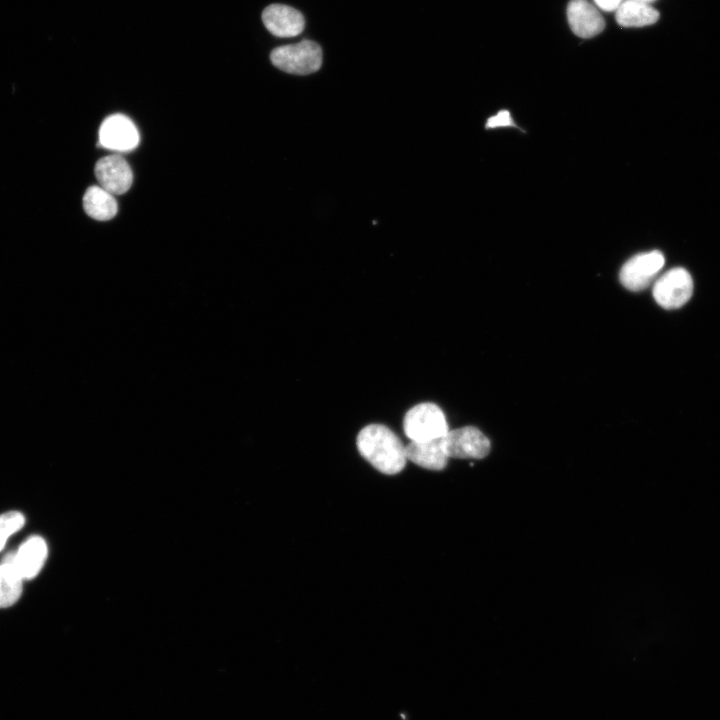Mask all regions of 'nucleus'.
Masks as SVG:
<instances>
[{
  "label": "nucleus",
  "mask_w": 720,
  "mask_h": 720,
  "mask_svg": "<svg viewBox=\"0 0 720 720\" xmlns=\"http://www.w3.org/2000/svg\"><path fill=\"white\" fill-rule=\"evenodd\" d=\"M360 454L378 471L393 475L401 472L407 458L398 436L381 424L365 426L356 439Z\"/></svg>",
  "instance_id": "f257e3e1"
},
{
  "label": "nucleus",
  "mask_w": 720,
  "mask_h": 720,
  "mask_svg": "<svg viewBox=\"0 0 720 720\" xmlns=\"http://www.w3.org/2000/svg\"><path fill=\"white\" fill-rule=\"evenodd\" d=\"M270 60L278 69L295 75H308L322 65V49L314 41L302 40L295 44L276 47Z\"/></svg>",
  "instance_id": "f03ea898"
},
{
  "label": "nucleus",
  "mask_w": 720,
  "mask_h": 720,
  "mask_svg": "<svg viewBox=\"0 0 720 720\" xmlns=\"http://www.w3.org/2000/svg\"><path fill=\"white\" fill-rule=\"evenodd\" d=\"M403 429L406 436L416 442L443 438L449 431L443 411L431 402L417 404L408 410Z\"/></svg>",
  "instance_id": "7ed1b4c3"
},
{
  "label": "nucleus",
  "mask_w": 720,
  "mask_h": 720,
  "mask_svg": "<svg viewBox=\"0 0 720 720\" xmlns=\"http://www.w3.org/2000/svg\"><path fill=\"white\" fill-rule=\"evenodd\" d=\"M652 293L655 301L664 309H678L692 296V277L682 267L672 268L655 281Z\"/></svg>",
  "instance_id": "20e7f679"
},
{
  "label": "nucleus",
  "mask_w": 720,
  "mask_h": 720,
  "mask_svg": "<svg viewBox=\"0 0 720 720\" xmlns=\"http://www.w3.org/2000/svg\"><path fill=\"white\" fill-rule=\"evenodd\" d=\"M664 263V255L659 250L639 253L622 266L619 272L620 282L628 290L641 291L654 281Z\"/></svg>",
  "instance_id": "39448f33"
},
{
  "label": "nucleus",
  "mask_w": 720,
  "mask_h": 720,
  "mask_svg": "<svg viewBox=\"0 0 720 720\" xmlns=\"http://www.w3.org/2000/svg\"><path fill=\"white\" fill-rule=\"evenodd\" d=\"M449 458L482 459L491 449V443L478 428L465 426L449 430L444 438Z\"/></svg>",
  "instance_id": "423d86ee"
},
{
  "label": "nucleus",
  "mask_w": 720,
  "mask_h": 720,
  "mask_svg": "<svg viewBox=\"0 0 720 720\" xmlns=\"http://www.w3.org/2000/svg\"><path fill=\"white\" fill-rule=\"evenodd\" d=\"M139 143V133L134 123L125 115L107 117L99 129V144L117 152L131 151Z\"/></svg>",
  "instance_id": "0eeeda50"
},
{
  "label": "nucleus",
  "mask_w": 720,
  "mask_h": 720,
  "mask_svg": "<svg viewBox=\"0 0 720 720\" xmlns=\"http://www.w3.org/2000/svg\"><path fill=\"white\" fill-rule=\"evenodd\" d=\"M95 176L99 186L113 195L127 192L133 181L129 164L118 154L99 159L95 165Z\"/></svg>",
  "instance_id": "6e6552de"
},
{
  "label": "nucleus",
  "mask_w": 720,
  "mask_h": 720,
  "mask_svg": "<svg viewBox=\"0 0 720 720\" xmlns=\"http://www.w3.org/2000/svg\"><path fill=\"white\" fill-rule=\"evenodd\" d=\"M266 29L274 36L289 38L299 35L305 27L304 16L297 9L284 4H270L262 12Z\"/></svg>",
  "instance_id": "1a4fd4ad"
},
{
  "label": "nucleus",
  "mask_w": 720,
  "mask_h": 720,
  "mask_svg": "<svg viewBox=\"0 0 720 720\" xmlns=\"http://www.w3.org/2000/svg\"><path fill=\"white\" fill-rule=\"evenodd\" d=\"M567 19L571 30L581 38H591L603 31L605 20L587 0H571L567 6Z\"/></svg>",
  "instance_id": "9d476101"
},
{
  "label": "nucleus",
  "mask_w": 720,
  "mask_h": 720,
  "mask_svg": "<svg viewBox=\"0 0 720 720\" xmlns=\"http://www.w3.org/2000/svg\"><path fill=\"white\" fill-rule=\"evenodd\" d=\"M48 554L47 544L40 536H31L14 552L13 563L24 580L37 576Z\"/></svg>",
  "instance_id": "9b49d317"
},
{
  "label": "nucleus",
  "mask_w": 720,
  "mask_h": 720,
  "mask_svg": "<svg viewBox=\"0 0 720 720\" xmlns=\"http://www.w3.org/2000/svg\"><path fill=\"white\" fill-rule=\"evenodd\" d=\"M444 438L421 442L411 441L405 446L406 458L428 470H443L449 459Z\"/></svg>",
  "instance_id": "f8f14e48"
},
{
  "label": "nucleus",
  "mask_w": 720,
  "mask_h": 720,
  "mask_svg": "<svg viewBox=\"0 0 720 720\" xmlns=\"http://www.w3.org/2000/svg\"><path fill=\"white\" fill-rule=\"evenodd\" d=\"M615 19L622 27H643L657 22L659 12L644 0H625L616 9Z\"/></svg>",
  "instance_id": "ddd939ff"
},
{
  "label": "nucleus",
  "mask_w": 720,
  "mask_h": 720,
  "mask_svg": "<svg viewBox=\"0 0 720 720\" xmlns=\"http://www.w3.org/2000/svg\"><path fill=\"white\" fill-rule=\"evenodd\" d=\"M14 552L8 553L0 564V608L15 604L23 590L24 579L13 563Z\"/></svg>",
  "instance_id": "4468645a"
},
{
  "label": "nucleus",
  "mask_w": 720,
  "mask_h": 720,
  "mask_svg": "<svg viewBox=\"0 0 720 720\" xmlns=\"http://www.w3.org/2000/svg\"><path fill=\"white\" fill-rule=\"evenodd\" d=\"M83 208L88 216L98 221L112 219L117 213L114 195L99 185L90 186L83 196Z\"/></svg>",
  "instance_id": "2eb2a0df"
},
{
  "label": "nucleus",
  "mask_w": 720,
  "mask_h": 720,
  "mask_svg": "<svg viewBox=\"0 0 720 720\" xmlns=\"http://www.w3.org/2000/svg\"><path fill=\"white\" fill-rule=\"evenodd\" d=\"M24 524L25 517L18 511L5 512L0 515V551L9 537L19 531Z\"/></svg>",
  "instance_id": "dca6fc26"
},
{
  "label": "nucleus",
  "mask_w": 720,
  "mask_h": 720,
  "mask_svg": "<svg viewBox=\"0 0 720 720\" xmlns=\"http://www.w3.org/2000/svg\"><path fill=\"white\" fill-rule=\"evenodd\" d=\"M498 127H517L509 111L501 110L494 116L487 119L485 124L486 129H494Z\"/></svg>",
  "instance_id": "f3484780"
},
{
  "label": "nucleus",
  "mask_w": 720,
  "mask_h": 720,
  "mask_svg": "<svg viewBox=\"0 0 720 720\" xmlns=\"http://www.w3.org/2000/svg\"><path fill=\"white\" fill-rule=\"evenodd\" d=\"M623 0H594L595 4L604 11H614Z\"/></svg>",
  "instance_id": "a211bd4d"
},
{
  "label": "nucleus",
  "mask_w": 720,
  "mask_h": 720,
  "mask_svg": "<svg viewBox=\"0 0 720 720\" xmlns=\"http://www.w3.org/2000/svg\"><path fill=\"white\" fill-rule=\"evenodd\" d=\"M644 1H646V2H649V3H650V2H652V1H654V0H644Z\"/></svg>",
  "instance_id": "6ab92c4d"
}]
</instances>
